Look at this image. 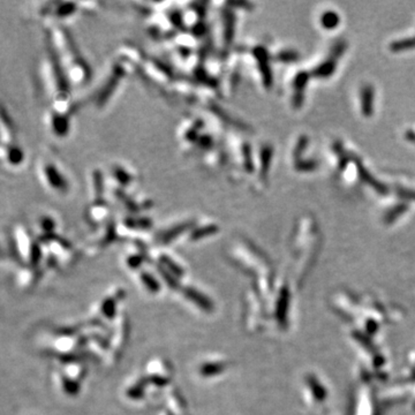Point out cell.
Masks as SVG:
<instances>
[{"label": "cell", "mask_w": 415, "mask_h": 415, "mask_svg": "<svg viewBox=\"0 0 415 415\" xmlns=\"http://www.w3.org/2000/svg\"><path fill=\"white\" fill-rule=\"evenodd\" d=\"M127 74H128V72L122 67V65L115 61L112 65V67L110 68L108 76L104 78V81L97 88L95 94L91 96L90 102L94 103L97 109H102L105 105H108L113 96L115 95V92L118 91L120 84L125 80Z\"/></svg>", "instance_id": "obj_3"}, {"label": "cell", "mask_w": 415, "mask_h": 415, "mask_svg": "<svg viewBox=\"0 0 415 415\" xmlns=\"http://www.w3.org/2000/svg\"><path fill=\"white\" fill-rule=\"evenodd\" d=\"M221 34H219V39L223 49H227L229 43L233 39V32H234V15L232 12L227 11V8H224L223 16H221Z\"/></svg>", "instance_id": "obj_10"}, {"label": "cell", "mask_w": 415, "mask_h": 415, "mask_svg": "<svg viewBox=\"0 0 415 415\" xmlns=\"http://www.w3.org/2000/svg\"><path fill=\"white\" fill-rule=\"evenodd\" d=\"M218 232V226L212 222H205V223H198L194 225V227L190 229L189 233L187 234V238L190 242L198 241L207 236L214 235L215 233Z\"/></svg>", "instance_id": "obj_12"}, {"label": "cell", "mask_w": 415, "mask_h": 415, "mask_svg": "<svg viewBox=\"0 0 415 415\" xmlns=\"http://www.w3.org/2000/svg\"><path fill=\"white\" fill-rule=\"evenodd\" d=\"M111 207L105 200H96L90 202L85 208L83 217L89 225L94 227H101L110 221Z\"/></svg>", "instance_id": "obj_7"}, {"label": "cell", "mask_w": 415, "mask_h": 415, "mask_svg": "<svg viewBox=\"0 0 415 415\" xmlns=\"http://www.w3.org/2000/svg\"><path fill=\"white\" fill-rule=\"evenodd\" d=\"M78 5L76 2L71 1H53L52 9H51V18L54 20H66L76 14L78 11Z\"/></svg>", "instance_id": "obj_11"}, {"label": "cell", "mask_w": 415, "mask_h": 415, "mask_svg": "<svg viewBox=\"0 0 415 415\" xmlns=\"http://www.w3.org/2000/svg\"><path fill=\"white\" fill-rule=\"evenodd\" d=\"M147 78L153 84H171L177 81L172 67L157 58H147L141 67Z\"/></svg>", "instance_id": "obj_5"}, {"label": "cell", "mask_w": 415, "mask_h": 415, "mask_svg": "<svg viewBox=\"0 0 415 415\" xmlns=\"http://www.w3.org/2000/svg\"><path fill=\"white\" fill-rule=\"evenodd\" d=\"M90 188L92 201L104 200L105 191V177L103 171L94 169L90 173Z\"/></svg>", "instance_id": "obj_13"}, {"label": "cell", "mask_w": 415, "mask_h": 415, "mask_svg": "<svg viewBox=\"0 0 415 415\" xmlns=\"http://www.w3.org/2000/svg\"><path fill=\"white\" fill-rule=\"evenodd\" d=\"M70 113H61L49 109L45 114V122L50 132L57 137H66L71 130Z\"/></svg>", "instance_id": "obj_8"}, {"label": "cell", "mask_w": 415, "mask_h": 415, "mask_svg": "<svg viewBox=\"0 0 415 415\" xmlns=\"http://www.w3.org/2000/svg\"><path fill=\"white\" fill-rule=\"evenodd\" d=\"M1 158L8 167H19L25 162V151L15 143L1 145Z\"/></svg>", "instance_id": "obj_9"}, {"label": "cell", "mask_w": 415, "mask_h": 415, "mask_svg": "<svg viewBox=\"0 0 415 415\" xmlns=\"http://www.w3.org/2000/svg\"><path fill=\"white\" fill-rule=\"evenodd\" d=\"M109 176L111 179L112 186L118 187L126 191L132 189V187L137 181V176L133 172L132 169L121 163H113L110 167Z\"/></svg>", "instance_id": "obj_6"}, {"label": "cell", "mask_w": 415, "mask_h": 415, "mask_svg": "<svg viewBox=\"0 0 415 415\" xmlns=\"http://www.w3.org/2000/svg\"><path fill=\"white\" fill-rule=\"evenodd\" d=\"M38 174L44 186L53 194L64 196L70 190V183L66 174L56 160L51 159L50 157H43L39 159Z\"/></svg>", "instance_id": "obj_2"}, {"label": "cell", "mask_w": 415, "mask_h": 415, "mask_svg": "<svg viewBox=\"0 0 415 415\" xmlns=\"http://www.w3.org/2000/svg\"><path fill=\"white\" fill-rule=\"evenodd\" d=\"M225 162L224 152L218 147H214L211 150H209L207 153L202 156V164L205 169L214 171L216 169H219L221 165H223Z\"/></svg>", "instance_id": "obj_14"}, {"label": "cell", "mask_w": 415, "mask_h": 415, "mask_svg": "<svg viewBox=\"0 0 415 415\" xmlns=\"http://www.w3.org/2000/svg\"><path fill=\"white\" fill-rule=\"evenodd\" d=\"M207 130V121L201 116H189L185 119L178 130V140L184 152L193 153L202 135Z\"/></svg>", "instance_id": "obj_4"}, {"label": "cell", "mask_w": 415, "mask_h": 415, "mask_svg": "<svg viewBox=\"0 0 415 415\" xmlns=\"http://www.w3.org/2000/svg\"><path fill=\"white\" fill-rule=\"evenodd\" d=\"M37 223H38V227L40 228V231L43 232L44 235L52 234V232L57 226V221L54 219L53 216L50 214H44L40 216Z\"/></svg>", "instance_id": "obj_15"}, {"label": "cell", "mask_w": 415, "mask_h": 415, "mask_svg": "<svg viewBox=\"0 0 415 415\" xmlns=\"http://www.w3.org/2000/svg\"><path fill=\"white\" fill-rule=\"evenodd\" d=\"M46 43L52 47L71 85H83L90 80L91 68L82 56L71 33L61 26L47 32Z\"/></svg>", "instance_id": "obj_1"}]
</instances>
